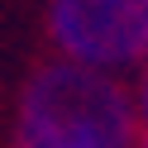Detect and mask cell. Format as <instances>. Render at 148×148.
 Returning a JSON list of instances; mask_svg holds the SVG:
<instances>
[{
	"label": "cell",
	"instance_id": "277c9868",
	"mask_svg": "<svg viewBox=\"0 0 148 148\" xmlns=\"http://www.w3.org/2000/svg\"><path fill=\"white\" fill-rule=\"evenodd\" d=\"M143 148H148V134H143Z\"/></svg>",
	"mask_w": 148,
	"mask_h": 148
},
{
	"label": "cell",
	"instance_id": "3957f363",
	"mask_svg": "<svg viewBox=\"0 0 148 148\" xmlns=\"http://www.w3.org/2000/svg\"><path fill=\"white\" fill-rule=\"evenodd\" d=\"M143 115H148V81H143Z\"/></svg>",
	"mask_w": 148,
	"mask_h": 148
},
{
	"label": "cell",
	"instance_id": "7a4b0ae2",
	"mask_svg": "<svg viewBox=\"0 0 148 148\" xmlns=\"http://www.w3.org/2000/svg\"><path fill=\"white\" fill-rule=\"evenodd\" d=\"M53 43L91 72L148 58V0H53Z\"/></svg>",
	"mask_w": 148,
	"mask_h": 148
},
{
	"label": "cell",
	"instance_id": "6da1fadb",
	"mask_svg": "<svg viewBox=\"0 0 148 148\" xmlns=\"http://www.w3.org/2000/svg\"><path fill=\"white\" fill-rule=\"evenodd\" d=\"M134 105L110 81L81 62H48L19 100L14 148H129Z\"/></svg>",
	"mask_w": 148,
	"mask_h": 148
}]
</instances>
